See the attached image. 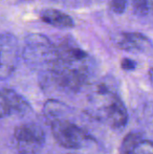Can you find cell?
I'll use <instances>...</instances> for the list:
<instances>
[{"label":"cell","instance_id":"cell-12","mask_svg":"<svg viewBox=\"0 0 153 154\" xmlns=\"http://www.w3.org/2000/svg\"><path fill=\"white\" fill-rule=\"evenodd\" d=\"M133 154H153V142L143 140Z\"/></svg>","mask_w":153,"mask_h":154},{"label":"cell","instance_id":"cell-1","mask_svg":"<svg viewBox=\"0 0 153 154\" xmlns=\"http://www.w3.org/2000/svg\"><path fill=\"white\" fill-rule=\"evenodd\" d=\"M56 46L57 59L45 73L46 79L66 91H80L90 78L89 56L69 36Z\"/></svg>","mask_w":153,"mask_h":154},{"label":"cell","instance_id":"cell-19","mask_svg":"<svg viewBox=\"0 0 153 154\" xmlns=\"http://www.w3.org/2000/svg\"><path fill=\"white\" fill-rule=\"evenodd\" d=\"M69 154H74V153H69Z\"/></svg>","mask_w":153,"mask_h":154},{"label":"cell","instance_id":"cell-18","mask_svg":"<svg viewBox=\"0 0 153 154\" xmlns=\"http://www.w3.org/2000/svg\"><path fill=\"white\" fill-rule=\"evenodd\" d=\"M18 154H25V153H19V152H18Z\"/></svg>","mask_w":153,"mask_h":154},{"label":"cell","instance_id":"cell-9","mask_svg":"<svg viewBox=\"0 0 153 154\" xmlns=\"http://www.w3.org/2000/svg\"><path fill=\"white\" fill-rule=\"evenodd\" d=\"M70 112V108L65 103L56 99H49L43 105L42 113L46 122L51 124L59 121L67 120V116Z\"/></svg>","mask_w":153,"mask_h":154},{"label":"cell","instance_id":"cell-8","mask_svg":"<svg viewBox=\"0 0 153 154\" xmlns=\"http://www.w3.org/2000/svg\"><path fill=\"white\" fill-rule=\"evenodd\" d=\"M31 109L29 102L15 90L0 88V119L11 114H24Z\"/></svg>","mask_w":153,"mask_h":154},{"label":"cell","instance_id":"cell-3","mask_svg":"<svg viewBox=\"0 0 153 154\" xmlns=\"http://www.w3.org/2000/svg\"><path fill=\"white\" fill-rule=\"evenodd\" d=\"M21 56L29 67L46 73L57 59V46L44 35L32 32L25 37Z\"/></svg>","mask_w":153,"mask_h":154},{"label":"cell","instance_id":"cell-15","mask_svg":"<svg viewBox=\"0 0 153 154\" xmlns=\"http://www.w3.org/2000/svg\"><path fill=\"white\" fill-rule=\"evenodd\" d=\"M121 67H122L124 70L126 71H130V70H134L135 67H136V63L133 60L128 59V58H124L121 62Z\"/></svg>","mask_w":153,"mask_h":154},{"label":"cell","instance_id":"cell-16","mask_svg":"<svg viewBox=\"0 0 153 154\" xmlns=\"http://www.w3.org/2000/svg\"><path fill=\"white\" fill-rule=\"evenodd\" d=\"M148 75H149V81H150V84H151V86L153 87V67L149 69V72H148Z\"/></svg>","mask_w":153,"mask_h":154},{"label":"cell","instance_id":"cell-5","mask_svg":"<svg viewBox=\"0 0 153 154\" xmlns=\"http://www.w3.org/2000/svg\"><path fill=\"white\" fill-rule=\"evenodd\" d=\"M14 138L19 153L38 154L45 143V133L37 124L25 123L16 127Z\"/></svg>","mask_w":153,"mask_h":154},{"label":"cell","instance_id":"cell-11","mask_svg":"<svg viewBox=\"0 0 153 154\" xmlns=\"http://www.w3.org/2000/svg\"><path fill=\"white\" fill-rule=\"evenodd\" d=\"M143 140V135L139 132H130L123 138L120 152L122 154H133Z\"/></svg>","mask_w":153,"mask_h":154},{"label":"cell","instance_id":"cell-6","mask_svg":"<svg viewBox=\"0 0 153 154\" xmlns=\"http://www.w3.org/2000/svg\"><path fill=\"white\" fill-rule=\"evenodd\" d=\"M20 55V45L16 37L11 32H0V81L13 75Z\"/></svg>","mask_w":153,"mask_h":154},{"label":"cell","instance_id":"cell-10","mask_svg":"<svg viewBox=\"0 0 153 154\" xmlns=\"http://www.w3.org/2000/svg\"><path fill=\"white\" fill-rule=\"evenodd\" d=\"M40 19L46 24L59 29H69L75 26L72 18L62 11L46 8L40 13Z\"/></svg>","mask_w":153,"mask_h":154},{"label":"cell","instance_id":"cell-2","mask_svg":"<svg viewBox=\"0 0 153 154\" xmlns=\"http://www.w3.org/2000/svg\"><path fill=\"white\" fill-rule=\"evenodd\" d=\"M93 113L100 120L105 121L113 129H123L128 123L127 109L121 97L107 83H101L92 94Z\"/></svg>","mask_w":153,"mask_h":154},{"label":"cell","instance_id":"cell-17","mask_svg":"<svg viewBox=\"0 0 153 154\" xmlns=\"http://www.w3.org/2000/svg\"><path fill=\"white\" fill-rule=\"evenodd\" d=\"M148 6H149V8H153V0H148Z\"/></svg>","mask_w":153,"mask_h":154},{"label":"cell","instance_id":"cell-7","mask_svg":"<svg viewBox=\"0 0 153 154\" xmlns=\"http://www.w3.org/2000/svg\"><path fill=\"white\" fill-rule=\"evenodd\" d=\"M115 47L130 53H146L152 49V43L145 35L139 32H121L112 36Z\"/></svg>","mask_w":153,"mask_h":154},{"label":"cell","instance_id":"cell-14","mask_svg":"<svg viewBox=\"0 0 153 154\" xmlns=\"http://www.w3.org/2000/svg\"><path fill=\"white\" fill-rule=\"evenodd\" d=\"M128 0H111V8L116 14H123L126 10Z\"/></svg>","mask_w":153,"mask_h":154},{"label":"cell","instance_id":"cell-4","mask_svg":"<svg viewBox=\"0 0 153 154\" xmlns=\"http://www.w3.org/2000/svg\"><path fill=\"white\" fill-rule=\"evenodd\" d=\"M50 129L56 142L66 149H81L85 147L90 140H93L87 131L68 120L51 124Z\"/></svg>","mask_w":153,"mask_h":154},{"label":"cell","instance_id":"cell-13","mask_svg":"<svg viewBox=\"0 0 153 154\" xmlns=\"http://www.w3.org/2000/svg\"><path fill=\"white\" fill-rule=\"evenodd\" d=\"M135 13L139 15H145L148 13V0H131Z\"/></svg>","mask_w":153,"mask_h":154}]
</instances>
